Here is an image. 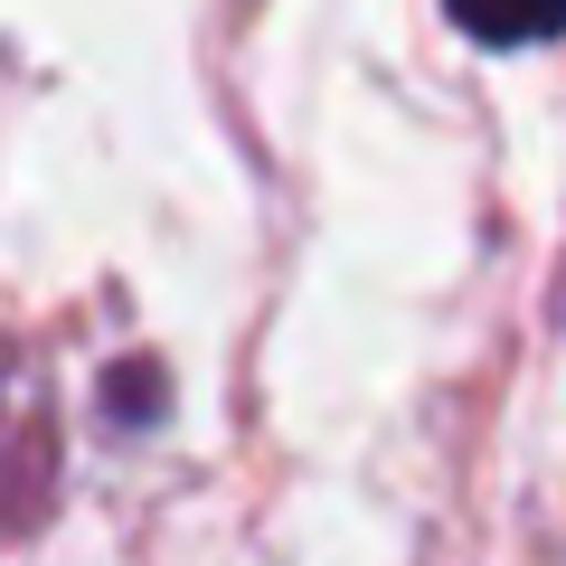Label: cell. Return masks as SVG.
Masks as SVG:
<instances>
[{
	"mask_svg": "<svg viewBox=\"0 0 566 566\" xmlns=\"http://www.w3.org/2000/svg\"><path fill=\"white\" fill-rule=\"evenodd\" d=\"M453 29L482 48H547L566 39V0H444Z\"/></svg>",
	"mask_w": 566,
	"mask_h": 566,
	"instance_id": "cell-1",
	"label": "cell"
}]
</instances>
